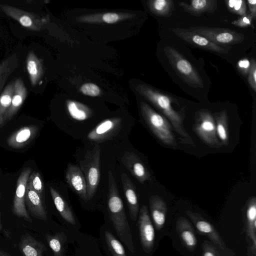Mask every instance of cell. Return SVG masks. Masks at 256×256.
Returning a JSON list of instances; mask_svg holds the SVG:
<instances>
[{"label": "cell", "instance_id": "f6af8a7d", "mask_svg": "<svg viewBox=\"0 0 256 256\" xmlns=\"http://www.w3.org/2000/svg\"><path fill=\"white\" fill-rule=\"evenodd\" d=\"M0 196H1V194H0ZM0 219H1V212H0Z\"/></svg>", "mask_w": 256, "mask_h": 256}, {"label": "cell", "instance_id": "8d00e7d4", "mask_svg": "<svg viewBox=\"0 0 256 256\" xmlns=\"http://www.w3.org/2000/svg\"><path fill=\"white\" fill-rule=\"evenodd\" d=\"M80 90L84 94L90 96H98L100 93L99 88L92 83L84 84L82 86Z\"/></svg>", "mask_w": 256, "mask_h": 256}, {"label": "cell", "instance_id": "83f0119b", "mask_svg": "<svg viewBox=\"0 0 256 256\" xmlns=\"http://www.w3.org/2000/svg\"><path fill=\"white\" fill-rule=\"evenodd\" d=\"M18 65V58L16 53L8 56L0 64V91Z\"/></svg>", "mask_w": 256, "mask_h": 256}, {"label": "cell", "instance_id": "2e32d148", "mask_svg": "<svg viewBox=\"0 0 256 256\" xmlns=\"http://www.w3.org/2000/svg\"><path fill=\"white\" fill-rule=\"evenodd\" d=\"M24 200L26 206L33 218L44 221L47 220L44 202L39 194L28 185L26 186Z\"/></svg>", "mask_w": 256, "mask_h": 256}, {"label": "cell", "instance_id": "4dcf8cb0", "mask_svg": "<svg viewBox=\"0 0 256 256\" xmlns=\"http://www.w3.org/2000/svg\"><path fill=\"white\" fill-rule=\"evenodd\" d=\"M152 11L158 16H169L174 10V2L172 0H153L149 2Z\"/></svg>", "mask_w": 256, "mask_h": 256}, {"label": "cell", "instance_id": "b9f144b4", "mask_svg": "<svg viewBox=\"0 0 256 256\" xmlns=\"http://www.w3.org/2000/svg\"><path fill=\"white\" fill-rule=\"evenodd\" d=\"M247 3L250 11V14L252 16L254 20L256 18V0H248Z\"/></svg>", "mask_w": 256, "mask_h": 256}, {"label": "cell", "instance_id": "5b68a950", "mask_svg": "<svg viewBox=\"0 0 256 256\" xmlns=\"http://www.w3.org/2000/svg\"><path fill=\"white\" fill-rule=\"evenodd\" d=\"M100 148L96 145L86 152L84 158L80 162V167L86 180L87 200L94 196L99 184L100 178Z\"/></svg>", "mask_w": 256, "mask_h": 256}, {"label": "cell", "instance_id": "8992f818", "mask_svg": "<svg viewBox=\"0 0 256 256\" xmlns=\"http://www.w3.org/2000/svg\"><path fill=\"white\" fill-rule=\"evenodd\" d=\"M194 131L206 144L218 148L220 144L216 133V122L211 112L201 110L196 113Z\"/></svg>", "mask_w": 256, "mask_h": 256}, {"label": "cell", "instance_id": "e575fe53", "mask_svg": "<svg viewBox=\"0 0 256 256\" xmlns=\"http://www.w3.org/2000/svg\"><path fill=\"white\" fill-rule=\"evenodd\" d=\"M225 2L228 10L232 13L240 16L246 15V5L243 0H226Z\"/></svg>", "mask_w": 256, "mask_h": 256}, {"label": "cell", "instance_id": "f35d334b", "mask_svg": "<svg viewBox=\"0 0 256 256\" xmlns=\"http://www.w3.org/2000/svg\"><path fill=\"white\" fill-rule=\"evenodd\" d=\"M119 19L118 16L113 12H108L104 14L102 16L103 20L108 24H114L118 21Z\"/></svg>", "mask_w": 256, "mask_h": 256}, {"label": "cell", "instance_id": "60d3db41", "mask_svg": "<svg viewBox=\"0 0 256 256\" xmlns=\"http://www.w3.org/2000/svg\"><path fill=\"white\" fill-rule=\"evenodd\" d=\"M202 256H220L216 251L210 246L206 245L203 248Z\"/></svg>", "mask_w": 256, "mask_h": 256}, {"label": "cell", "instance_id": "9c48e42d", "mask_svg": "<svg viewBox=\"0 0 256 256\" xmlns=\"http://www.w3.org/2000/svg\"><path fill=\"white\" fill-rule=\"evenodd\" d=\"M30 167L24 168L20 172L16 184V188L12 206V212L17 217L32 222V219L30 216L25 205V194L26 186L29 176L32 173Z\"/></svg>", "mask_w": 256, "mask_h": 256}, {"label": "cell", "instance_id": "ba28073f", "mask_svg": "<svg viewBox=\"0 0 256 256\" xmlns=\"http://www.w3.org/2000/svg\"><path fill=\"white\" fill-rule=\"evenodd\" d=\"M0 9L6 15L30 30L40 31L47 22L46 18L38 14L10 5L0 3Z\"/></svg>", "mask_w": 256, "mask_h": 256}, {"label": "cell", "instance_id": "4316f807", "mask_svg": "<svg viewBox=\"0 0 256 256\" xmlns=\"http://www.w3.org/2000/svg\"><path fill=\"white\" fill-rule=\"evenodd\" d=\"M216 133L224 145L229 142L228 117L226 112L223 110L215 114Z\"/></svg>", "mask_w": 256, "mask_h": 256}, {"label": "cell", "instance_id": "836d02e7", "mask_svg": "<svg viewBox=\"0 0 256 256\" xmlns=\"http://www.w3.org/2000/svg\"><path fill=\"white\" fill-rule=\"evenodd\" d=\"M27 185L36 192L44 202V187L40 174L36 171L30 174L28 180Z\"/></svg>", "mask_w": 256, "mask_h": 256}, {"label": "cell", "instance_id": "603a6c76", "mask_svg": "<svg viewBox=\"0 0 256 256\" xmlns=\"http://www.w3.org/2000/svg\"><path fill=\"white\" fill-rule=\"evenodd\" d=\"M176 228L184 246L189 250H193L197 245V240L190 224L185 218H180L176 222Z\"/></svg>", "mask_w": 256, "mask_h": 256}, {"label": "cell", "instance_id": "7bdbcfd3", "mask_svg": "<svg viewBox=\"0 0 256 256\" xmlns=\"http://www.w3.org/2000/svg\"><path fill=\"white\" fill-rule=\"evenodd\" d=\"M0 256H12L5 251L0 250Z\"/></svg>", "mask_w": 256, "mask_h": 256}, {"label": "cell", "instance_id": "484cf974", "mask_svg": "<svg viewBox=\"0 0 256 256\" xmlns=\"http://www.w3.org/2000/svg\"><path fill=\"white\" fill-rule=\"evenodd\" d=\"M246 232L252 240L254 249L256 246V198H250L247 204L246 212Z\"/></svg>", "mask_w": 256, "mask_h": 256}, {"label": "cell", "instance_id": "9a60e30c", "mask_svg": "<svg viewBox=\"0 0 256 256\" xmlns=\"http://www.w3.org/2000/svg\"><path fill=\"white\" fill-rule=\"evenodd\" d=\"M186 214L200 232L208 236L214 244L222 249L224 250L225 248L224 244L221 237L210 223L197 213L188 210Z\"/></svg>", "mask_w": 256, "mask_h": 256}, {"label": "cell", "instance_id": "3957f363", "mask_svg": "<svg viewBox=\"0 0 256 256\" xmlns=\"http://www.w3.org/2000/svg\"><path fill=\"white\" fill-rule=\"evenodd\" d=\"M140 108L144 119L156 138L166 145L176 146L175 136L168 120L144 102L142 103Z\"/></svg>", "mask_w": 256, "mask_h": 256}, {"label": "cell", "instance_id": "1f68e13d", "mask_svg": "<svg viewBox=\"0 0 256 256\" xmlns=\"http://www.w3.org/2000/svg\"><path fill=\"white\" fill-rule=\"evenodd\" d=\"M67 108L70 116L76 120H84L90 115V111L86 107L72 101L68 102Z\"/></svg>", "mask_w": 256, "mask_h": 256}, {"label": "cell", "instance_id": "74e56055", "mask_svg": "<svg viewBox=\"0 0 256 256\" xmlns=\"http://www.w3.org/2000/svg\"><path fill=\"white\" fill-rule=\"evenodd\" d=\"M252 16L250 14L241 16L240 18L232 22V24L238 27L245 28L252 25Z\"/></svg>", "mask_w": 256, "mask_h": 256}, {"label": "cell", "instance_id": "d590c367", "mask_svg": "<svg viewBox=\"0 0 256 256\" xmlns=\"http://www.w3.org/2000/svg\"><path fill=\"white\" fill-rule=\"evenodd\" d=\"M250 68L248 70V82L254 92H256V62L254 58H252Z\"/></svg>", "mask_w": 256, "mask_h": 256}, {"label": "cell", "instance_id": "d6986e66", "mask_svg": "<svg viewBox=\"0 0 256 256\" xmlns=\"http://www.w3.org/2000/svg\"><path fill=\"white\" fill-rule=\"evenodd\" d=\"M178 4L185 11L194 16H200L206 12L212 13L218 7L216 0H192Z\"/></svg>", "mask_w": 256, "mask_h": 256}, {"label": "cell", "instance_id": "30bf717a", "mask_svg": "<svg viewBox=\"0 0 256 256\" xmlns=\"http://www.w3.org/2000/svg\"><path fill=\"white\" fill-rule=\"evenodd\" d=\"M172 31L182 40L199 48L218 54L228 53L227 48L218 45L204 36L188 30L176 28L173 29Z\"/></svg>", "mask_w": 256, "mask_h": 256}, {"label": "cell", "instance_id": "ac0fdd59", "mask_svg": "<svg viewBox=\"0 0 256 256\" xmlns=\"http://www.w3.org/2000/svg\"><path fill=\"white\" fill-rule=\"evenodd\" d=\"M124 194L126 199L129 214L133 220H136L139 213V204L134 184L125 173L120 174Z\"/></svg>", "mask_w": 256, "mask_h": 256}, {"label": "cell", "instance_id": "7c38bea8", "mask_svg": "<svg viewBox=\"0 0 256 256\" xmlns=\"http://www.w3.org/2000/svg\"><path fill=\"white\" fill-rule=\"evenodd\" d=\"M124 166L141 184L151 180L150 174L136 154L126 151L121 158Z\"/></svg>", "mask_w": 256, "mask_h": 256}, {"label": "cell", "instance_id": "f1b7e54d", "mask_svg": "<svg viewBox=\"0 0 256 256\" xmlns=\"http://www.w3.org/2000/svg\"><path fill=\"white\" fill-rule=\"evenodd\" d=\"M14 79L4 88L0 95V128L4 126V117L10 107L14 90Z\"/></svg>", "mask_w": 256, "mask_h": 256}, {"label": "cell", "instance_id": "8fae6325", "mask_svg": "<svg viewBox=\"0 0 256 256\" xmlns=\"http://www.w3.org/2000/svg\"><path fill=\"white\" fill-rule=\"evenodd\" d=\"M138 226L142 248L146 252H150L154 246L155 232L145 205H143L139 210Z\"/></svg>", "mask_w": 256, "mask_h": 256}, {"label": "cell", "instance_id": "ab89813d", "mask_svg": "<svg viewBox=\"0 0 256 256\" xmlns=\"http://www.w3.org/2000/svg\"><path fill=\"white\" fill-rule=\"evenodd\" d=\"M250 65V62L246 59L241 60L238 62V66L244 74H246L248 72Z\"/></svg>", "mask_w": 256, "mask_h": 256}, {"label": "cell", "instance_id": "e0dca14e", "mask_svg": "<svg viewBox=\"0 0 256 256\" xmlns=\"http://www.w3.org/2000/svg\"><path fill=\"white\" fill-rule=\"evenodd\" d=\"M28 95L26 88L20 78L14 79V90L10 105L4 117V125L17 113Z\"/></svg>", "mask_w": 256, "mask_h": 256}, {"label": "cell", "instance_id": "f546056e", "mask_svg": "<svg viewBox=\"0 0 256 256\" xmlns=\"http://www.w3.org/2000/svg\"><path fill=\"white\" fill-rule=\"evenodd\" d=\"M46 238L54 256H64V244L67 240V236L64 233L56 232L54 235L46 234Z\"/></svg>", "mask_w": 256, "mask_h": 256}, {"label": "cell", "instance_id": "ee69618b", "mask_svg": "<svg viewBox=\"0 0 256 256\" xmlns=\"http://www.w3.org/2000/svg\"><path fill=\"white\" fill-rule=\"evenodd\" d=\"M2 226L1 222V219H0V231L2 230Z\"/></svg>", "mask_w": 256, "mask_h": 256}, {"label": "cell", "instance_id": "7a4b0ae2", "mask_svg": "<svg viewBox=\"0 0 256 256\" xmlns=\"http://www.w3.org/2000/svg\"><path fill=\"white\" fill-rule=\"evenodd\" d=\"M144 96L168 120L176 133L182 138L190 139L182 124V117L172 107L176 102L174 98L148 86H143Z\"/></svg>", "mask_w": 256, "mask_h": 256}, {"label": "cell", "instance_id": "52a82bcc", "mask_svg": "<svg viewBox=\"0 0 256 256\" xmlns=\"http://www.w3.org/2000/svg\"><path fill=\"white\" fill-rule=\"evenodd\" d=\"M188 30L202 36L212 42L221 46L237 44L242 42L244 38L243 34L229 28L196 26L192 27Z\"/></svg>", "mask_w": 256, "mask_h": 256}, {"label": "cell", "instance_id": "4fadbf2b", "mask_svg": "<svg viewBox=\"0 0 256 256\" xmlns=\"http://www.w3.org/2000/svg\"><path fill=\"white\" fill-rule=\"evenodd\" d=\"M65 177L66 182L72 190L81 199L87 201L86 182L80 166L68 164Z\"/></svg>", "mask_w": 256, "mask_h": 256}, {"label": "cell", "instance_id": "277c9868", "mask_svg": "<svg viewBox=\"0 0 256 256\" xmlns=\"http://www.w3.org/2000/svg\"><path fill=\"white\" fill-rule=\"evenodd\" d=\"M164 50L173 69L185 82L196 88H203L201 76L180 52L170 46L165 47Z\"/></svg>", "mask_w": 256, "mask_h": 256}, {"label": "cell", "instance_id": "ffe728a7", "mask_svg": "<svg viewBox=\"0 0 256 256\" xmlns=\"http://www.w3.org/2000/svg\"><path fill=\"white\" fill-rule=\"evenodd\" d=\"M38 131V128L36 126L22 127L8 137L7 144L15 148H23L36 136Z\"/></svg>", "mask_w": 256, "mask_h": 256}, {"label": "cell", "instance_id": "cb8c5ba5", "mask_svg": "<svg viewBox=\"0 0 256 256\" xmlns=\"http://www.w3.org/2000/svg\"><path fill=\"white\" fill-rule=\"evenodd\" d=\"M26 68L31 85L36 86L43 73L42 64L33 50H30L26 58Z\"/></svg>", "mask_w": 256, "mask_h": 256}, {"label": "cell", "instance_id": "6da1fadb", "mask_svg": "<svg viewBox=\"0 0 256 256\" xmlns=\"http://www.w3.org/2000/svg\"><path fill=\"white\" fill-rule=\"evenodd\" d=\"M108 208L114 228L130 252L134 254V248L124 204L112 172L108 171Z\"/></svg>", "mask_w": 256, "mask_h": 256}, {"label": "cell", "instance_id": "5bb4252c", "mask_svg": "<svg viewBox=\"0 0 256 256\" xmlns=\"http://www.w3.org/2000/svg\"><path fill=\"white\" fill-rule=\"evenodd\" d=\"M121 120L118 118L105 120L97 125L87 138L88 140L102 142L114 136L121 128Z\"/></svg>", "mask_w": 256, "mask_h": 256}, {"label": "cell", "instance_id": "44dd1931", "mask_svg": "<svg viewBox=\"0 0 256 256\" xmlns=\"http://www.w3.org/2000/svg\"><path fill=\"white\" fill-rule=\"evenodd\" d=\"M18 248L23 256H43V253L46 250L45 244L28 233L22 236Z\"/></svg>", "mask_w": 256, "mask_h": 256}, {"label": "cell", "instance_id": "d6a6232c", "mask_svg": "<svg viewBox=\"0 0 256 256\" xmlns=\"http://www.w3.org/2000/svg\"><path fill=\"white\" fill-rule=\"evenodd\" d=\"M104 236L108 249L113 256H126L122 245L110 232L106 230Z\"/></svg>", "mask_w": 256, "mask_h": 256}, {"label": "cell", "instance_id": "7402d4cb", "mask_svg": "<svg viewBox=\"0 0 256 256\" xmlns=\"http://www.w3.org/2000/svg\"><path fill=\"white\" fill-rule=\"evenodd\" d=\"M149 206L152 217L158 230L164 226L168 210L165 201L160 197L154 195L150 196Z\"/></svg>", "mask_w": 256, "mask_h": 256}, {"label": "cell", "instance_id": "d4e9b609", "mask_svg": "<svg viewBox=\"0 0 256 256\" xmlns=\"http://www.w3.org/2000/svg\"><path fill=\"white\" fill-rule=\"evenodd\" d=\"M50 190L54 205L62 218L68 222L75 224L74 215L67 202L53 187L50 186Z\"/></svg>", "mask_w": 256, "mask_h": 256}]
</instances>
